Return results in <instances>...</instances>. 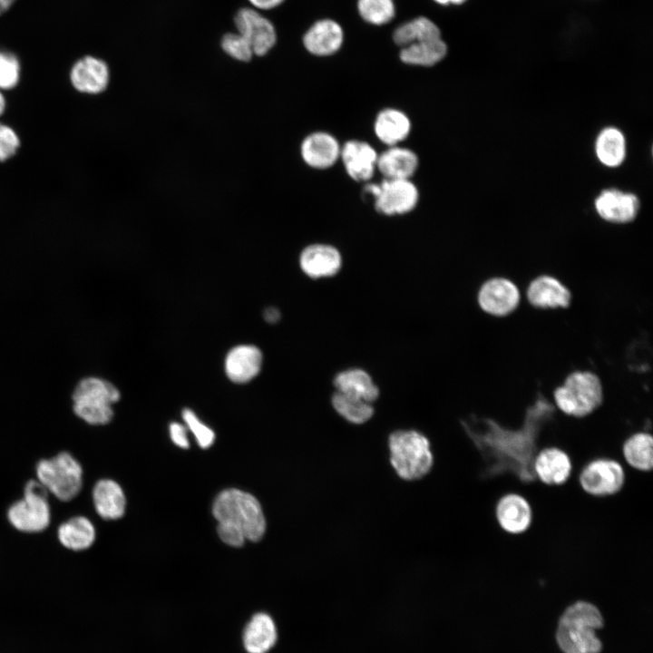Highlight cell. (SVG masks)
<instances>
[{
  "instance_id": "cell-24",
  "label": "cell",
  "mask_w": 653,
  "mask_h": 653,
  "mask_svg": "<svg viewBox=\"0 0 653 653\" xmlns=\"http://www.w3.org/2000/svg\"><path fill=\"white\" fill-rule=\"evenodd\" d=\"M262 354L250 345L238 346L227 355L225 371L228 377L239 384L253 379L260 371Z\"/></svg>"
},
{
  "instance_id": "cell-28",
  "label": "cell",
  "mask_w": 653,
  "mask_h": 653,
  "mask_svg": "<svg viewBox=\"0 0 653 653\" xmlns=\"http://www.w3.org/2000/svg\"><path fill=\"white\" fill-rule=\"evenodd\" d=\"M57 538L63 548L72 551H83L94 543L96 531L87 517L77 515L59 525Z\"/></svg>"
},
{
  "instance_id": "cell-2",
  "label": "cell",
  "mask_w": 653,
  "mask_h": 653,
  "mask_svg": "<svg viewBox=\"0 0 653 653\" xmlns=\"http://www.w3.org/2000/svg\"><path fill=\"white\" fill-rule=\"evenodd\" d=\"M603 626L598 608L585 601H578L561 615L556 638L564 653H599L601 642L596 629Z\"/></svg>"
},
{
  "instance_id": "cell-23",
  "label": "cell",
  "mask_w": 653,
  "mask_h": 653,
  "mask_svg": "<svg viewBox=\"0 0 653 653\" xmlns=\"http://www.w3.org/2000/svg\"><path fill=\"white\" fill-rule=\"evenodd\" d=\"M570 290L551 276L534 278L527 289L529 302L539 308L566 307L570 301Z\"/></svg>"
},
{
  "instance_id": "cell-18",
  "label": "cell",
  "mask_w": 653,
  "mask_h": 653,
  "mask_svg": "<svg viewBox=\"0 0 653 653\" xmlns=\"http://www.w3.org/2000/svg\"><path fill=\"white\" fill-rule=\"evenodd\" d=\"M536 479L547 485H560L572 472V463L566 452L558 447L540 450L533 462Z\"/></svg>"
},
{
  "instance_id": "cell-1",
  "label": "cell",
  "mask_w": 653,
  "mask_h": 653,
  "mask_svg": "<svg viewBox=\"0 0 653 653\" xmlns=\"http://www.w3.org/2000/svg\"><path fill=\"white\" fill-rule=\"evenodd\" d=\"M553 406L539 400L526 413L523 425L507 429L492 420L470 418L462 421L463 427L484 461L483 475L496 476L505 473L523 482L536 480L533 462L542 424L552 414Z\"/></svg>"
},
{
  "instance_id": "cell-15",
  "label": "cell",
  "mask_w": 653,
  "mask_h": 653,
  "mask_svg": "<svg viewBox=\"0 0 653 653\" xmlns=\"http://www.w3.org/2000/svg\"><path fill=\"white\" fill-rule=\"evenodd\" d=\"M299 151L303 161L308 167L326 170L339 161L341 144L333 134L317 131L303 139Z\"/></svg>"
},
{
  "instance_id": "cell-19",
  "label": "cell",
  "mask_w": 653,
  "mask_h": 653,
  "mask_svg": "<svg viewBox=\"0 0 653 653\" xmlns=\"http://www.w3.org/2000/svg\"><path fill=\"white\" fill-rule=\"evenodd\" d=\"M495 516L503 531L511 534H520L530 528L532 511L529 502L523 496L508 493L498 501Z\"/></svg>"
},
{
  "instance_id": "cell-11",
  "label": "cell",
  "mask_w": 653,
  "mask_h": 653,
  "mask_svg": "<svg viewBox=\"0 0 653 653\" xmlns=\"http://www.w3.org/2000/svg\"><path fill=\"white\" fill-rule=\"evenodd\" d=\"M579 479L581 488L587 493L599 497L608 496L622 489L625 472L619 462L599 458L585 465Z\"/></svg>"
},
{
  "instance_id": "cell-33",
  "label": "cell",
  "mask_w": 653,
  "mask_h": 653,
  "mask_svg": "<svg viewBox=\"0 0 653 653\" xmlns=\"http://www.w3.org/2000/svg\"><path fill=\"white\" fill-rule=\"evenodd\" d=\"M331 402L335 411L346 421L354 424H365L375 413L370 403L336 391L332 395Z\"/></svg>"
},
{
  "instance_id": "cell-35",
  "label": "cell",
  "mask_w": 653,
  "mask_h": 653,
  "mask_svg": "<svg viewBox=\"0 0 653 653\" xmlns=\"http://www.w3.org/2000/svg\"><path fill=\"white\" fill-rule=\"evenodd\" d=\"M220 47L228 56L239 62L248 63L254 56L249 43L236 31L227 32L221 36Z\"/></svg>"
},
{
  "instance_id": "cell-32",
  "label": "cell",
  "mask_w": 653,
  "mask_h": 653,
  "mask_svg": "<svg viewBox=\"0 0 653 653\" xmlns=\"http://www.w3.org/2000/svg\"><path fill=\"white\" fill-rule=\"evenodd\" d=\"M622 452L626 462L634 469L648 472L653 467V438L651 434L638 432L623 443Z\"/></svg>"
},
{
  "instance_id": "cell-43",
  "label": "cell",
  "mask_w": 653,
  "mask_h": 653,
  "mask_svg": "<svg viewBox=\"0 0 653 653\" xmlns=\"http://www.w3.org/2000/svg\"><path fill=\"white\" fill-rule=\"evenodd\" d=\"M16 0H0V15L7 12Z\"/></svg>"
},
{
  "instance_id": "cell-30",
  "label": "cell",
  "mask_w": 653,
  "mask_h": 653,
  "mask_svg": "<svg viewBox=\"0 0 653 653\" xmlns=\"http://www.w3.org/2000/svg\"><path fill=\"white\" fill-rule=\"evenodd\" d=\"M442 36L438 24L424 15L416 16L401 24L392 34L394 43L400 48L416 42Z\"/></svg>"
},
{
  "instance_id": "cell-27",
  "label": "cell",
  "mask_w": 653,
  "mask_h": 653,
  "mask_svg": "<svg viewBox=\"0 0 653 653\" xmlns=\"http://www.w3.org/2000/svg\"><path fill=\"white\" fill-rule=\"evenodd\" d=\"M336 392L373 403L379 396V389L371 375L361 368L343 370L334 377Z\"/></svg>"
},
{
  "instance_id": "cell-13",
  "label": "cell",
  "mask_w": 653,
  "mask_h": 653,
  "mask_svg": "<svg viewBox=\"0 0 653 653\" xmlns=\"http://www.w3.org/2000/svg\"><path fill=\"white\" fill-rule=\"evenodd\" d=\"M345 33L342 25L331 18L315 21L302 36L304 48L311 55L328 57L343 46Z\"/></svg>"
},
{
  "instance_id": "cell-41",
  "label": "cell",
  "mask_w": 653,
  "mask_h": 653,
  "mask_svg": "<svg viewBox=\"0 0 653 653\" xmlns=\"http://www.w3.org/2000/svg\"><path fill=\"white\" fill-rule=\"evenodd\" d=\"M264 318L268 323H276L280 318V313L277 308L269 307L265 310Z\"/></svg>"
},
{
  "instance_id": "cell-25",
  "label": "cell",
  "mask_w": 653,
  "mask_h": 653,
  "mask_svg": "<svg viewBox=\"0 0 653 653\" xmlns=\"http://www.w3.org/2000/svg\"><path fill=\"white\" fill-rule=\"evenodd\" d=\"M93 502L97 514L103 520L114 521L125 512L126 498L121 485L112 479H101L93 486Z\"/></svg>"
},
{
  "instance_id": "cell-12",
  "label": "cell",
  "mask_w": 653,
  "mask_h": 653,
  "mask_svg": "<svg viewBox=\"0 0 653 653\" xmlns=\"http://www.w3.org/2000/svg\"><path fill=\"white\" fill-rule=\"evenodd\" d=\"M521 294L517 286L505 278H492L485 281L478 293L481 308L492 316H507L518 307Z\"/></svg>"
},
{
  "instance_id": "cell-17",
  "label": "cell",
  "mask_w": 653,
  "mask_h": 653,
  "mask_svg": "<svg viewBox=\"0 0 653 653\" xmlns=\"http://www.w3.org/2000/svg\"><path fill=\"white\" fill-rule=\"evenodd\" d=\"M70 78L73 87L79 92L96 94L107 88L110 70L102 59L86 55L73 65Z\"/></svg>"
},
{
  "instance_id": "cell-3",
  "label": "cell",
  "mask_w": 653,
  "mask_h": 653,
  "mask_svg": "<svg viewBox=\"0 0 653 653\" xmlns=\"http://www.w3.org/2000/svg\"><path fill=\"white\" fill-rule=\"evenodd\" d=\"M212 513L219 523L235 529L250 541H259L266 531V519L259 502L241 490L222 491L214 500Z\"/></svg>"
},
{
  "instance_id": "cell-20",
  "label": "cell",
  "mask_w": 653,
  "mask_h": 653,
  "mask_svg": "<svg viewBox=\"0 0 653 653\" xmlns=\"http://www.w3.org/2000/svg\"><path fill=\"white\" fill-rule=\"evenodd\" d=\"M638 207V200L634 194L618 190H605L595 200L597 213L612 223L630 222L636 218Z\"/></svg>"
},
{
  "instance_id": "cell-21",
  "label": "cell",
  "mask_w": 653,
  "mask_h": 653,
  "mask_svg": "<svg viewBox=\"0 0 653 653\" xmlns=\"http://www.w3.org/2000/svg\"><path fill=\"white\" fill-rule=\"evenodd\" d=\"M419 167L417 154L405 147H387L378 153L376 171L384 179L411 180Z\"/></svg>"
},
{
  "instance_id": "cell-9",
  "label": "cell",
  "mask_w": 653,
  "mask_h": 653,
  "mask_svg": "<svg viewBox=\"0 0 653 653\" xmlns=\"http://www.w3.org/2000/svg\"><path fill=\"white\" fill-rule=\"evenodd\" d=\"M364 195L375 210L385 216H401L413 211L419 201V190L412 180L384 179L379 183L366 182Z\"/></svg>"
},
{
  "instance_id": "cell-42",
  "label": "cell",
  "mask_w": 653,
  "mask_h": 653,
  "mask_svg": "<svg viewBox=\"0 0 653 653\" xmlns=\"http://www.w3.org/2000/svg\"><path fill=\"white\" fill-rule=\"evenodd\" d=\"M435 4L442 5V6H449V5H463L467 0H433Z\"/></svg>"
},
{
  "instance_id": "cell-10",
  "label": "cell",
  "mask_w": 653,
  "mask_h": 653,
  "mask_svg": "<svg viewBox=\"0 0 653 653\" xmlns=\"http://www.w3.org/2000/svg\"><path fill=\"white\" fill-rule=\"evenodd\" d=\"M233 23L235 31L251 45L254 55L265 56L277 44V28L263 12L250 6L240 7L234 15Z\"/></svg>"
},
{
  "instance_id": "cell-34",
  "label": "cell",
  "mask_w": 653,
  "mask_h": 653,
  "mask_svg": "<svg viewBox=\"0 0 653 653\" xmlns=\"http://www.w3.org/2000/svg\"><path fill=\"white\" fill-rule=\"evenodd\" d=\"M356 10L363 21L375 26L387 24L395 16V0H357Z\"/></svg>"
},
{
  "instance_id": "cell-29",
  "label": "cell",
  "mask_w": 653,
  "mask_h": 653,
  "mask_svg": "<svg viewBox=\"0 0 653 653\" xmlns=\"http://www.w3.org/2000/svg\"><path fill=\"white\" fill-rule=\"evenodd\" d=\"M448 53L442 37L416 42L400 48L399 58L407 65L431 67L442 62Z\"/></svg>"
},
{
  "instance_id": "cell-14",
  "label": "cell",
  "mask_w": 653,
  "mask_h": 653,
  "mask_svg": "<svg viewBox=\"0 0 653 653\" xmlns=\"http://www.w3.org/2000/svg\"><path fill=\"white\" fill-rule=\"evenodd\" d=\"M378 152L368 142L349 140L341 145L340 159L346 174L355 181L369 182L376 171Z\"/></svg>"
},
{
  "instance_id": "cell-22",
  "label": "cell",
  "mask_w": 653,
  "mask_h": 653,
  "mask_svg": "<svg viewBox=\"0 0 653 653\" xmlns=\"http://www.w3.org/2000/svg\"><path fill=\"white\" fill-rule=\"evenodd\" d=\"M412 123L408 115L397 108H385L375 116L374 132L387 147L402 143L409 136Z\"/></svg>"
},
{
  "instance_id": "cell-8",
  "label": "cell",
  "mask_w": 653,
  "mask_h": 653,
  "mask_svg": "<svg viewBox=\"0 0 653 653\" xmlns=\"http://www.w3.org/2000/svg\"><path fill=\"white\" fill-rule=\"evenodd\" d=\"M48 490L36 479L29 480L24 487L22 499L12 503L6 512L9 523L23 533H39L51 523Z\"/></svg>"
},
{
  "instance_id": "cell-7",
  "label": "cell",
  "mask_w": 653,
  "mask_h": 653,
  "mask_svg": "<svg viewBox=\"0 0 653 653\" xmlns=\"http://www.w3.org/2000/svg\"><path fill=\"white\" fill-rule=\"evenodd\" d=\"M83 467L70 453L61 452L35 465L37 480L61 502L74 499L83 487Z\"/></svg>"
},
{
  "instance_id": "cell-26",
  "label": "cell",
  "mask_w": 653,
  "mask_h": 653,
  "mask_svg": "<svg viewBox=\"0 0 653 653\" xmlns=\"http://www.w3.org/2000/svg\"><path fill=\"white\" fill-rule=\"evenodd\" d=\"M277 639L276 623L263 612L251 618L243 634V644L249 653H267L275 646Z\"/></svg>"
},
{
  "instance_id": "cell-16",
  "label": "cell",
  "mask_w": 653,
  "mask_h": 653,
  "mask_svg": "<svg viewBox=\"0 0 653 653\" xmlns=\"http://www.w3.org/2000/svg\"><path fill=\"white\" fill-rule=\"evenodd\" d=\"M342 255L334 246L315 243L307 246L299 256L302 271L311 278L333 277L342 267Z\"/></svg>"
},
{
  "instance_id": "cell-39",
  "label": "cell",
  "mask_w": 653,
  "mask_h": 653,
  "mask_svg": "<svg viewBox=\"0 0 653 653\" xmlns=\"http://www.w3.org/2000/svg\"><path fill=\"white\" fill-rule=\"evenodd\" d=\"M170 436L177 446L183 449L189 448L190 443L187 437L186 426L177 422L171 423L170 424Z\"/></svg>"
},
{
  "instance_id": "cell-4",
  "label": "cell",
  "mask_w": 653,
  "mask_h": 653,
  "mask_svg": "<svg viewBox=\"0 0 653 653\" xmlns=\"http://www.w3.org/2000/svg\"><path fill=\"white\" fill-rule=\"evenodd\" d=\"M388 449L391 465L403 480H419L433 467L434 456L430 442L419 431H394L388 437Z\"/></svg>"
},
{
  "instance_id": "cell-40",
  "label": "cell",
  "mask_w": 653,
  "mask_h": 653,
  "mask_svg": "<svg viewBox=\"0 0 653 653\" xmlns=\"http://www.w3.org/2000/svg\"><path fill=\"white\" fill-rule=\"evenodd\" d=\"M249 4V6L255 8L260 12L270 11L278 8L286 0H247Z\"/></svg>"
},
{
  "instance_id": "cell-6",
  "label": "cell",
  "mask_w": 653,
  "mask_h": 653,
  "mask_svg": "<svg viewBox=\"0 0 653 653\" xmlns=\"http://www.w3.org/2000/svg\"><path fill=\"white\" fill-rule=\"evenodd\" d=\"M556 406L564 414L584 417L602 403V385L599 377L589 371H575L553 393Z\"/></svg>"
},
{
  "instance_id": "cell-38",
  "label": "cell",
  "mask_w": 653,
  "mask_h": 653,
  "mask_svg": "<svg viewBox=\"0 0 653 653\" xmlns=\"http://www.w3.org/2000/svg\"><path fill=\"white\" fill-rule=\"evenodd\" d=\"M20 144L15 132L8 126L0 123V161L11 158Z\"/></svg>"
},
{
  "instance_id": "cell-44",
  "label": "cell",
  "mask_w": 653,
  "mask_h": 653,
  "mask_svg": "<svg viewBox=\"0 0 653 653\" xmlns=\"http://www.w3.org/2000/svg\"><path fill=\"white\" fill-rule=\"evenodd\" d=\"M5 107V98L2 95V93H0V115L3 113Z\"/></svg>"
},
{
  "instance_id": "cell-31",
  "label": "cell",
  "mask_w": 653,
  "mask_h": 653,
  "mask_svg": "<svg viewBox=\"0 0 653 653\" xmlns=\"http://www.w3.org/2000/svg\"><path fill=\"white\" fill-rule=\"evenodd\" d=\"M595 152L599 161L607 167L619 166L626 156V141L617 128L603 129L597 137Z\"/></svg>"
},
{
  "instance_id": "cell-36",
  "label": "cell",
  "mask_w": 653,
  "mask_h": 653,
  "mask_svg": "<svg viewBox=\"0 0 653 653\" xmlns=\"http://www.w3.org/2000/svg\"><path fill=\"white\" fill-rule=\"evenodd\" d=\"M20 71L18 58L10 52L0 51V88H14L19 82Z\"/></svg>"
},
{
  "instance_id": "cell-5",
  "label": "cell",
  "mask_w": 653,
  "mask_h": 653,
  "mask_svg": "<svg viewBox=\"0 0 653 653\" xmlns=\"http://www.w3.org/2000/svg\"><path fill=\"white\" fill-rule=\"evenodd\" d=\"M120 397L119 390L110 382L88 377L83 379L74 389L73 409L88 424L103 425L112 419V404Z\"/></svg>"
},
{
  "instance_id": "cell-37",
  "label": "cell",
  "mask_w": 653,
  "mask_h": 653,
  "mask_svg": "<svg viewBox=\"0 0 653 653\" xmlns=\"http://www.w3.org/2000/svg\"><path fill=\"white\" fill-rule=\"evenodd\" d=\"M182 418L186 427L193 434L199 446L202 449L210 448L215 440V434L211 428L203 424L190 409L182 411Z\"/></svg>"
}]
</instances>
